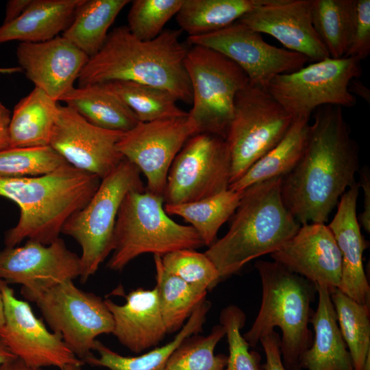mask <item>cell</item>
<instances>
[{
  "instance_id": "cell-9",
  "label": "cell",
  "mask_w": 370,
  "mask_h": 370,
  "mask_svg": "<svg viewBox=\"0 0 370 370\" xmlns=\"http://www.w3.org/2000/svg\"><path fill=\"white\" fill-rule=\"evenodd\" d=\"M362 75L358 59L329 57L294 72L276 75L265 89L293 121H309L312 114L323 106L354 107L356 99L349 92V84Z\"/></svg>"
},
{
  "instance_id": "cell-2",
  "label": "cell",
  "mask_w": 370,
  "mask_h": 370,
  "mask_svg": "<svg viewBox=\"0 0 370 370\" xmlns=\"http://www.w3.org/2000/svg\"><path fill=\"white\" fill-rule=\"evenodd\" d=\"M180 32L162 31L156 38L141 40L127 26L109 32L101 49L90 57L77 79L78 86L112 81H130L169 92L177 101L192 103L185 59L188 48Z\"/></svg>"
},
{
  "instance_id": "cell-33",
  "label": "cell",
  "mask_w": 370,
  "mask_h": 370,
  "mask_svg": "<svg viewBox=\"0 0 370 370\" xmlns=\"http://www.w3.org/2000/svg\"><path fill=\"white\" fill-rule=\"evenodd\" d=\"M100 84L127 106L140 122L188 116V112L177 106V99L160 88L130 81H112Z\"/></svg>"
},
{
  "instance_id": "cell-5",
  "label": "cell",
  "mask_w": 370,
  "mask_h": 370,
  "mask_svg": "<svg viewBox=\"0 0 370 370\" xmlns=\"http://www.w3.org/2000/svg\"><path fill=\"white\" fill-rule=\"evenodd\" d=\"M255 267L261 280L262 301L253 325L243 336L256 347L262 337L280 328L282 362L291 369L299 366V357L312 343L308 323L315 285L274 260H259Z\"/></svg>"
},
{
  "instance_id": "cell-40",
  "label": "cell",
  "mask_w": 370,
  "mask_h": 370,
  "mask_svg": "<svg viewBox=\"0 0 370 370\" xmlns=\"http://www.w3.org/2000/svg\"><path fill=\"white\" fill-rule=\"evenodd\" d=\"M219 321L225 329L229 347L224 370H262L260 354L249 351V345L241 333L246 321L243 311L236 306L230 305L221 311Z\"/></svg>"
},
{
  "instance_id": "cell-19",
  "label": "cell",
  "mask_w": 370,
  "mask_h": 370,
  "mask_svg": "<svg viewBox=\"0 0 370 370\" xmlns=\"http://www.w3.org/2000/svg\"><path fill=\"white\" fill-rule=\"evenodd\" d=\"M271 257L313 284L332 293L338 288L342 273L341 251L325 223L301 225L296 234Z\"/></svg>"
},
{
  "instance_id": "cell-31",
  "label": "cell",
  "mask_w": 370,
  "mask_h": 370,
  "mask_svg": "<svg viewBox=\"0 0 370 370\" xmlns=\"http://www.w3.org/2000/svg\"><path fill=\"white\" fill-rule=\"evenodd\" d=\"M259 0H184L176 21L188 36L209 34L239 20Z\"/></svg>"
},
{
  "instance_id": "cell-4",
  "label": "cell",
  "mask_w": 370,
  "mask_h": 370,
  "mask_svg": "<svg viewBox=\"0 0 370 370\" xmlns=\"http://www.w3.org/2000/svg\"><path fill=\"white\" fill-rule=\"evenodd\" d=\"M282 178L245 188L229 230L204 252L221 279L237 273L254 259L271 254L298 231L300 223L283 202Z\"/></svg>"
},
{
  "instance_id": "cell-13",
  "label": "cell",
  "mask_w": 370,
  "mask_h": 370,
  "mask_svg": "<svg viewBox=\"0 0 370 370\" xmlns=\"http://www.w3.org/2000/svg\"><path fill=\"white\" fill-rule=\"evenodd\" d=\"M187 41L225 56L245 72L251 85L264 88L276 75L297 71L308 62L300 53L267 43L261 34L238 21L209 34L188 36Z\"/></svg>"
},
{
  "instance_id": "cell-48",
  "label": "cell",
  "mask_w": 370,
  "mask_h": 370,
  "mask_svg": "<svg viewBox=\"0 0 370 370\" xmlns=\"http://www.w3.org/2000/svg\"><path fill=\"white\" fill-rule=\"evenodd\" d=\"M16 358L0 338V365Z\"/></svg>"
},
{
  "instance_id": "cell-38",
  "label": "cell",
  "mask_w": 370,
  "mask_h": 370,
  "mask_svg": "<svg viewBox=\"0 0 370 370\" xmlns=\"http://www.w3.org/2000/svg\"><path fill=\"white\" fill-rule=\"evenodd\" d=\"M161 263L167 273L207 291L221 280L212 260L205 253L195 249H183L168 253L161 256Z\"/></svg>"
},
{
  "instance_id": "cell-43",
  "label": "cell",
  "mask_w": 370,
  "mask_h": 370,
  "mask_svg": "<svg viewBox=\"0 0 370 370\" xmlns=\"http://www.w3.org/2000/svg\"><path fill=\"white\" fill-rule=\"evenodd\" d=\"M360 180L358 182L360 187L363 190V210L358 218L360 225H361L365 230L370 232V174L369 169L364 166L360 171Z\"/></svg>"
},
{
  "instance_id": "cell-14",
  "label": "cell",
  "mask_w": 370,
  "mask_h": 370,
  "mask_svg": "<svg viewBox=\"0 0 370 370\" xmlns=\"http://www.w3.org/2000/svg\"><path fill=\"white\" fill-rule=\"evenodd\" d=\"M197 131L188 116L139 122L124 132L116 147L147 179L146 190L163 196L170 167L186 142Z\"/></svg>"
},
{
  "instance_id": "cell-36",
  "label": "cell",
  "mask_w": 370,
  "mask_h": 370,
  "mask_svg": "<svg viewBox=\"0 0 370 370\" xmlns=\"http://www.w3.org/2000/svg\"><path fill=\"white\" fill-rule=\"evenodd\" d=\"M224 336L225 329L219 324L206 336L195 334L187 338L173 352L162 370H224L227 356L214 354Z\"/></svg>"
},
{
  "instance_id": "cell-41",
  "label": "cell",
  "mask_w": 370,
  "mask_h": 370,
  "mask_svg": "<svg viewBox=\"0 0 370 370\" xmlns=\"http://www.w3.org/2000/svg\"><path fill=\"white\" fill-rule=\"evenodd\" d=\"M370 54V1L355 0L354 14L345 57L362 61Z\"/></svg>"
},
{
  "instance_id": "cell-35",
  "label": "cell",
  "mask_w": 370,
  "mask_h": 370,
  "mask_svg": "<svg viewBox=\"0 0 370 370\" xmlns=\"http://www.w3.org/2000/svg\"><path fill=\"white\" fill-rule=\"evenodd\" d=\"M342 337L355 370H361L370 353L369 306L359 304L338 288L330 293Z\"/></svg>"
},
{
  "instance_id": "cell-46",
  "label": "cell",
  "mask_w": 370,
  "mask_h": 370,
  "mask_svg": "<svg viewBox=\"0 0 370 370\" xmlns=\"http://www.w3.org/2000/svg\"><path fill=\"white\" fill-rule=\"evenodd\" d=\"M349 92L370 103V90L359 79H352L349 84Z\"/></svg>"
},
{
  "instance_id": "cell-22",
  "label": "cell",
  "mask_w": 370,
  "mask_h": 370,
  "mask_svg": "<svg viewBox=\"0 0 370 370\" xmlns=\"http://www.w3.org/2000/svg\"><path fill=\"white\" fill-rule=\"evenodd\" d=\"M125 299L123 305L104 299L113 318L112 334L121 344L136 354L159 344L167 331L160 312L156 288L134 289L125 296Z\"/></svg>"
},
{
  "instance_id": "cell-24",
  "label": "cell",
  "mask_w": 370,
  "mask_h": 370,
  "mask_svg": "<svg viewBox=\"0 0 370 370\" xmlns=\"http://www.w3.org/2000/svg\"><path fill=\"white\" fill-rule=\"evenodd\" d=\"M82 0H32L15 20L0 26V44L18 40L40 42L53 39L71 24Z\"/></svg>"
},
{
  "instance_id": "cell-32",
  "label": "cell",
  "mask_w": 370,
  "mask_h": 370,
  "mask_svg": "<svg viewBox=\"0 0 370 370\" xmlns=\"http://www.w3.org/2000/svg\"><path fill=\"white\" fill-rule=\"evenodd\" d=\"M160 312L167 333L182 328L193 312L204 299L207 291L190 285L165 271L161 256L153 255Z\"/></svg>"
},
{
  "instance_id": "cell-10",
  "label": "cell",
  "mask_w": 370,
  "mask_h": 370,
  "mask_svg": "<svg viewBox=\"0 0 370 370\" xmlns=\"http://www.w3.org/2000/svg\"><path fill=\"white\" fill-rule=\"evenodd\" d=\"M293 122L264 88L249 84L241 90L225 138L231 157L230 185L275 147Z\"/></svg>"
},
{
  "instance_id": "cell-27",
  "label": "cell",
  "mask_w": 370,
  "mask_h": 370,
  "mask_svg": "<svg viewBox=\"0 0 370 370\" xmlns=\"http://www.w3.org/2000/svg\"><path fill=\"white\" fill-rule=\"evenodd\" d=\"M60 101L103 129L126 132L140 122L127 106L100 84L74 87Z\"/></svg>"
},
{
  "instance_id": "cell-15",
  "label": "cell",
  "mask_w": 370,
  "mask_h": 370,
  "mask_svg": "<svg viewBox=\"0 0 370 370\" xmlns=\"http://www.w3.org/2000/svg\"><path fill=\"white\" fill-rule=\"evenodd\" d=\"M5 321L0 338L9 350L27 365L42 369L82 365L58 334L49 332L26 301L18 299L14 290L1 280Z\"/></svg>"
},
{
  "instance_id": "cell-52",
  "label": "cell",
  "mask_w": 370,
  "mask_h": 370,
  "mask_svg": "<svg viewBox=\"0 0 370 370\" xmlns=\"http://www.w3.org/2000/svg\"><path fill=\"white\" fill-rule=\"evenodd\" d=\"M361 370H370V353L368 354Z\"/></svg>"
},
{
  "instance_id": "cell-7",
  "label": "cell",
  "mask_w": 370,
  "mask_h": 370,
  "mask_svg": "<svg viewBox=\"0 0 370 370\" xmlns=\"http://www.w3.org/2000/svg\"><path fill=\"white\" fill-rule=\"evenodd\" d=\"M144 191L140 171L123 158L116 169L101 180L90 200L64 223L62 233L73 238L82 248L80 280L85 283L112 253L115 223L125 195Z\"/></svg>"
},
{
  "instance_id": "cell-1",
  "label": "cell",
  "mask_w": 370,
  "mask_h": 370,
  "mask_svg": "<svg viewBox=\"0 0 370 370\" xmlns=\"http://www.w3.org/2000/svg\"><path fill=\"white\" fill-rule=\"evenodd\" d=\"M314 112L303 154L281 182L283 202L300 225L325 223L359 170L358 147L343 108Z\"/></svg>"
},
{
  "instance_id": "cell-50",
  "label": "cell",
  "mask_w": 370,
  "mask_h": 370,
  "mask_svg": "<svg viewBox=\"0 0 370 370\" xmlns=\"http://www.w3.org/2000/svg\"><path fill=\"white\" fill-rule=\"evenodd\" d=\"M22 71V69L19 66L0 68V74H12Z\"/></svg>"
},
{
  "instance_id": "cell-26",
  "label": "cell",
  "mask_w": 370,
  "mask_h": 370,
  "mask_svg": "<svg viewBox=\"0 0 370 370\" xmlns=\"http://www.w3.org/2000/svg\"><path fill=\"white\" fill-rule=\"evenodd\" d=\"M210 304L204 299L193 312L179 332L170 342L137 356L121 355L97 340L94 355L85 363L95 367H103L108 370H162L173 352L187 338L202 330Z\"/></svg>"
},
{
  "instance_id": "cell-49",
  "label": "cell",
  "mask_w": 370,
  "mask_h": 370,
  "mask_svg": "<svg viewBox=\"0 0 370 370\" xmlns=\"http://www.w3.org/2000/svg\"><path fill=\"white\" fill-rule=\"evenodd\" d=\"M1 280L0 279V329L3 326L5 321L4 301L1 289Z\"/></svg>"
},
{
  "instance_id": "cell-12",
  "label": "cell",
  "mask_w": 370,
  "mask_h": 370,
  "mask_svg": "<svg viewBox=\"0 0 370 370\" xmlns=\"http://www.w3.org/2000/svg\"><path fill=\"white\" fill-rule=\"evenodd\" d=\"M231 157L225 140L199 133L192 136L175 156L163 193L165 204L201 200L229 188Z\"/></svg>"
},
{
  "instance_id": "cell-25",
  "label": "cell",
  "mask_w": 370,
  "mask_h": 370,
  "mask_svg": "<svg viewBox=\"0 0 370 370\" xmlns=\"http://www.w3.org/2000/svg\"><path fill=\"white\" fill-rule=\"evenodd\" d=\"M58 105L34 87L14 108L9 126L10 147L49 146Z\"/></svg>"
},
{
  "instance_id": "cell-45",
  "label": "cell",
  "mask_w": 370,
  "mask_h": 370,
  "mask_svg": "<svg viewBox=\"0 0 370 370\" xmlns=\"http://www.w3.org/2000/svg\"><path fill=\"white\" fill-rule=\"evenodd\" d=\"M32 0H10L7 2L3 23H10L20 16Z\"/></svg>"
},
{
  "instance_id": "cell-28",
  "label": "cell",
  "mask_w": 370,
  "mask_h": 370,
  "mask_svg": "<svg viewBox=\"0 0 370 370\" xmlns=\"http://www.w3.org/2000/svg\"><path fill=\"white\" fill-rule=\"evenodd\" d=\"M128 0H82L62 36L89 58L105 43L108 30Z\"/></svg>"
},
{
  "instance_id": "cell-47",
  "label": "cell",
  "mask_w": 370,
  "mask_h": 370,
  "mask_svg": "<svg viewBox=\"0 0 370 370\" xmlns=\"http://www.w3.org/2000/svg\"><path fill=\"white\" fill-rule=\"evenodd\" d=\"M0 370H42L27 365L21 359L16 358L0 365Z\"/></svg>"
},
{
  "instance_id": "cell-16",
  "label": "cell",
  "mask_w": 370,
  "mask_h": 370,
  "mask_svg": "<svg viewBox=\"0 0 370 370\" xmlns=\"http://www.w3.org/2000/svg\"><path fill=\"white\" fill-rule=\"evenodd\" d=\"M80 256L70 251L63 239L49 245L27 240L21 246L0 250V279L21 285L27 300L66 280L80 277Z\"/></svg>"
},
{
  "instance_id": "cell-20",
  "label": "cell",
  "mask_w": 370,
  "mask_h": 370,
  "mask_svg": "<svg viewBox=\"0 0 370 370\" xmlns=\"http://www.w3.org/2000/svg\"><path fill=\"white\" fill-rule=\"evenodd\" d=\"M16 58L19 67L35 87L58 102L75 87L89 60L62 36L40 42H20Z\"/></svg>"
},
{
  "instance_id": "cell-18",
  "label": "cell",
  "mask_w": 370,
  "mask_h": 370,
  "mask_svg": "<svg viewBox=\"0 0 370 370\" xmlns=\"http://www.w3.org/2000/svg\"><path fill=\"white\" fill-rule=\"evenodd\" d=\"M313 0H259L239 22L278 40L286 49L308 61L329 58L312 22Z\"/></svg>"
},
{
  "instance_id": "cell-23",
  "label": "cell",
  "mask_w": 370,
  "mask_h": 370,
  "mask_svg": "<svg viewBox=\"0 0 370 370\" xmlns=\"http://www.w3.org/2000/svg\"><path fill=\"white\" fill-rule=\"evenodd\" d=\"M315 287L318 306L310 319L314 336L310 347L299 357V366L308 370H355L338 325L330 293L325 286Z\"/></svg>"
},
{
  "instance_id": "cell-30",
  "label": "cell",
  "mask_w": 370,
  "mask_h": 370,
  "mask_svg": "<svg viewBox=\"0 0 370 370\" xmlns=\"http://www.w3.org/2000/svg\"><path fill=\"white\" fill-rule=\"evenodd\" d=\"M243 190L228 188L215 195L196 201L164 204L169 215L182 217L190 224L202 239L204 245L210 247L216 241L217 234L236 211Z\"/></svg>"
},
{
  "instance_id": "cell-37",
  "label": "cell",
  "mask_w": 370,
  "mask_h": 370,
  "mask_svg": "<svg viewBox=\"0 0 370 370\" xmlns=\"http://www.w3.org/2000/svg\"><path fill=\"white\" fill-rule=\"evenodd\" d=\"M68 164L49 146L10 147L0 151V177L48 174Z\"/></svg>"
},
{
  "instance_id": "cell-42",
  "label": "cell",
  "mask_w": 370,
  "mask_h": 370,
  "mask_svg": "<svg viewBox=\"0 0 370 370\" xmlns=\"http://www.w3.org/2000/svg\"><path fill=\"white\" fill-rule=\"evenodd\" d=\"M260 342L266 356V362L262 367V370H303L299 366L291 369L285 367L280 351V338L275 330L262 337Z\"/></svg>"
},
{
  "instance_id": "cell-44",
  "label": "cell",
  "mask_w": 370,
  "mask_h": 370,
  "mask_svg": "<svg viewBox=\"0 0 370 370\" xmlns=\"http://www.w3.org/2000/svg\"><path fill=\"white\" fill-rule=\"evenodd\" d=\"M11 112L0 101V151L10 148L9 126Z\"/></svg>"
},
{
  "instance_id": "cell-8",
  "label": "cell",
  "mask_w": 370,
  "mask_h": 370,
  "mask_svg": "<svg viewBox=\"0 0 370 370\" xmlns=\"http://www.w3.org/2000/svg\"><path fill=\"white\" fill-rule=\"evenodd\" d=\"M185 66L193 95L188 118L197 134H211L225 140L236 96L249 84L247 75L225 56L199 45L188 48Z\"/></svg>"
},
{
  "instance_id": "cell-51",
  "label": "cell",
  "mask_w": 370,
  "mask_h": 370,
  "mask_svg": "<svg viewBox=\"0 0 370 370\" xmlns=\"http://www.w3.org/2000/svg\"><path fill=\"white\" fill-rule=\"evenodd\" d=\"M82 365H69L60 370H82Z\"/></svg>"
},
{
  "instance_id": "cell-6",
  "label": "cell",
  "mask_w": 370,
  "mask_h": 370,
  "mask_svg": "<svg viewBox=\"0 0 370 370\" xmlns=\"http://www.w3.org/2000/svg\"><path fill=\"white\" fill-rule=\"evenodd\" d=\"M162 196L147 190L128 192L115 223L109 269L122 271L140 255L162 256L183 249H195L204 243L190 225L172 220L164 208Z\"/></svg>"
},
{
  "instance_id": "cell-17",
  "label": "cell",
  "mask_w": 370,
  "mask_h": 370,
  "mask_svg": "<svg viewBox=\"0 0 370 370\" xmlns=\"http://www.w3.org/2000/svg\"><path fill=\"white\" fill-rule=\"evenodd\" d=\"M123 133L97 127L59 103L49 147L69 164L102 180L124 158L116 147Z\"/></svg>"
},
{
  "instance_id": "cell-29",
  "label": "cell",
  "mask_w": 370,
  "mask_h": 370,
  "mask_svg": "<svg viewBox=\"0 0 370 370\" xmlns=\"http://www.w3.org/2000/svg\"><path fill=\"white\" fill-rule=\"evenodd\" d=\"M309 121H293L282 140L256 161L237 181L229 186L242 191L249 186L270 179L283 177L297 164L304 151Z\"/></svg>"
},
{
  "instance_id": "cell-3",
  "label": "cell",
  "mask_w": 370,
  "mask_h": 370,
  "mask_svg": "<svg viewBox=\"0 0 370 370\" xmlns=\"http://www.w3.org/2000/svg\"><path fill=\"white\" fill-rule=\"evenodd\" d=\"M101 179L66 164L48 174L0 177V196L20 209L17 223L5 234V247L24 240L49 245L59 238L69 218L87 204Z\"/></svg>"
},
{
  "instance_id": "cell-34",
  "label": "cell",
  "mask_w": 370,
  "mask_h": 370,
  "mask_svg": "<svg viewBox=\"0 0 370 370\" xmlns=\"http://www.w3.org/2000/svg\"><path fill=\"white\" fill-rule=\"evenodd\" d=\"M355 0H313V27L332 58L345 57L351 34Z\"/></svg>"
},
{
  "instance_id": "cell-11",
  "label": "cell",
  "mask_w": 370,
  "mask_h": 370,
  "mask_svg": "<svg viewBox=\"0 0 370 370\" xmlns=\"http://www.w3.org/2000/svg\"><path fill=\"white\" fill-rule=\"evenodd\" d=\"M29 301L36 304L52 331L84 362L93 355L97 336L113 332V318L104 300L77 288L73 280L60 282Z\"/></svg>"
},
{
  "instance_id": "cell-21",
  "label": "cell",
  "mask_w": 370,
  "mask_h": 370,
  "mask_svg": "<svg viewBox=\"0 0 370 370\" xmlns=\"http://www.w3.org/2000/svg\"><path fill=\"white\" fill-rule=\"evenodd\" d=\"M360 186L356 182L341 196L336 212L328 225L342 258L338 289L356 302L369 306L370 286L363 267V252L367 247L356 216Z\"/></svg>"
},
{
  "instance_id": "cell-39",
  "label": "cell",
  "mask_w": 370,
  "mask_h": 370,
  "mask_svg": "<svg viewBox=\"0 0 370 370\" xmlns=\"http://www.w3.org/2000/svg\"><path fill=\"white\" fill-rule=\"evenodd\" d=\"M184 0H135L127 15V29L141 40L156 38L175 16Z\"/></svg>"
}]
</instances>
